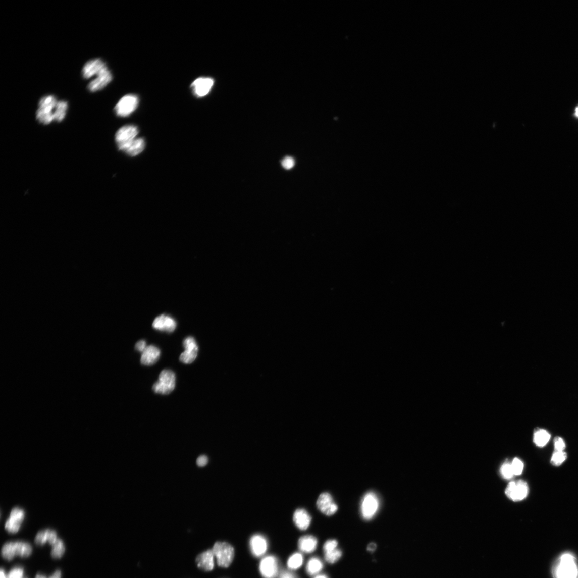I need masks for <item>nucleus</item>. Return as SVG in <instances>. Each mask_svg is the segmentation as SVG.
<instances>
[{
    "label": "nucleus",
    "mask_w": 578,
    "mask_h": 578,
    "mask_svg": "<svg viewBox=\"0 0 578 578\" xmlns=\"http://www.w3.org/2000/svg\"><path fill=\"white\" fill-rule=\"evenodd\" d=\"M212 550L220 567L227 568L233 563L235 557V549L227 542H216Z\"/></svg>",
    "instance_id": "nucleus-4"
},
{
    "label": "nucleus",
    "mask_w": 578,
    "mask_h": 578,
    "mask_svg": "<svg viewBox=\"0 0 578 578\" xmlns=\"http://www.w3.org/2000/svg\"><path fill=\"white\" fill-rule=\"evenodd\" d=\"M501 473L505 479H510L512 478L514 474L511 464L509 463V462H505L501 467Z\"/></svg>",
    "instance_id": "nucleus-32"
},
{
    "label": "nucleus",
    "mask_w": 578,
    "mask_h": 578,
    "mask_svg": "<svg viewBox=\"0 0 578 578\" xmlns=\"http://www.w3.org/2000/svg\"><path fill=\"white\" fill-rule=\"evenodd\" d=\"M160 355V350L156 346L154 345L148 346L146 350L142 353L141 363L145 366L153 365L158 361Z\"/></svg>",
    "instance_id": "nucleus-21"
},
{
    "label": "nucleus",
    "mask_w": 578,
    "mask_h": 578,
    "mask_svg": "<svg viewBox=\"0 0 578 578\" xmlns=\"http://www.w3.org/2000/svg\"><path fill=\"white\" fill-rule=\"evenodd\" d=\"M214 84V80L211 78L200 77L192 83L191 87L193 94L198 97L207 95Z\"/></svg>",
    "instance_id": "nucleus-17"
},
{
    "label": "nucleus",
    "mask_w": 578,
    "mask_h": 578,
    "mask_svg": "<svg viewBox=\"0 0 578 578\" xmlns=\"http://www.w3.org/2000/svg\"><path fill=\"white\" fill-rule=\"evenodd\" d=\"M112 79V73L107 68L89 83L87 86L88 90L91 92L100 91L111 82Z\"/></svg>",
    "instance_id": "nucleus-13"
},
{
    "label": "nucleus",
    "mask_w": 578,
    "mask_h": 578,
    "mask_svg": "<svg viewBox=\"0 0 578 578\" xmlns=\"http://www.w3.org/2000/svg\"><path fill=\"white\" fill-rule=\"evenodd\" d=\"M25 518V512L19 508H14L11 513L10 517L5 523V529L10 533H15L19 531Z\"/></svg>",
    "instance_id": "nucleus-16"
},
{
    "label": "nucleus",
    "mask_w": 578,
    "mask_h": 578,
    "mask_svg": "<svg viewBox=\"0 0 578 578\" xmlns=\"http://www.w3.org/2000/svg\"><path fill=\"white\" fill-rule=\"evenodd\" d=\"M529 493L527 483L523 480L516 482H512L507 486L505 494L510 499L517 502L526 499Z\"/></svg>",
    "instance_id": "nucleus-9"
},
{
    "label": "nucleus",
    "mask_w": 578,
    "mask_h": 578,
    "mask_svg": "<svg viewBox=\"0 0 578 578\" xmlns=\"http://www.w3.org/2000/svg\"><path fill=\"white\" fill-rule=\"evenodd\" d=\"M138 103L139 99L137 95H126L122 97L116 105L115 112L119 117H128L137 109Z\"/></svg>",
    "instance_id": "nucleus-6"
},
{
    "label": "nucleus",
    "mask_w": 578,
    "mask_h": 578,
    "mask_svg": "<svg viewBox=\"0 0 578 578\" xmlns=\"http://www.w3.org/2000/svg\"><path fill=\"white\" fill-rule=\"evenodd\" d=\"M314 578H328V577L326 575H324V574H318V575H316Z\"/></svg>",
    "instance_id": "nucleus-44"
},
{
    "label": "nucleus",
    "mask_w": 578,
    "mask_h": 578,
    "mask_svg": "<svg viewBox=\"0 0 578 578\" xmlns=\"http://www.w3.org/2000/svg\"><path fill=\"white\" fill-rule=\"evenodd\" d=\"M249 546L252 555L256 558L263 556L269 548L268 540L260 534H256L251 537L249 542Z\"/></svg>",
    "instance_id": "nucleus-12"
},
{
    "label": "nucleus",
    "mask_w": 578,
    "mask_h": 578,
    "mask_svg": "<svg viewBox=\"0 0 578 578\" xmlns=\"http://www.w3.org/2000/svg\"><path fill=\"white\" fill-rule=\"evenodd\" d=\"M278 578H297V577L296 574L291 571L284 570L279 573Z\"/></svg>",
    "instance_id": "nucleus-40"
},
{
    "label": "nucleus",
    "mask_w": 578,
    "mask_h": 578,
    "mask_svg": "<svg viewBox=\"0 0 578 578\" xmlns=\"http://www.w3.org/2000/svg\"><path fill=\"white\" fill-rule=\"evenodd\" d=\"M324 567L323 562L318 557L311 558L307 563L306 571L310 576L317 575Z\"/></svg>",
    "instance_id": "nucleus-25"
},
{
    "label": "nucleus",
    "mask_w": 578,
    "mask_h": 578,
    "mask_svg": "<svg viewBox=\"0 0 578 578\" xmlns=\"http://www.w3.org/2000/svg\"><path fill=\"white\" fill-rule=\"evenodd\" d=\"M555 578H578V563L571 553H566L559 557L554 567Z\"/></svg>",
    "instance_id": "nucleus-1"
},
{
    "label": "nucleus",
    "mask_w": 578,
    "mask_h": 578,
    "mask_svg": "<svg viewBox=\"0 0 578 578\" xmlns=\"http://www.w3.org/2000/svg\"><path fill=\"white\" fill-rule=\"evenodd\" d=\"M145 147V143L144 139L137 138L129 143L119 147L118 148L122 152L131 156H135L143 152Z\"/></svg>",
    "instance_id": "nucleus-18"
},
{
    "label": "nucleus",
    "mask_w": 578,
    "mask_h": 578,
    "mask_svg": "<svg viewBox=\"0 0 578 578\" xmlns=\"http://www.w3.org/2000/svg\"><path fill=\"white\" fill-rule=\"evenodd\" d=\"M24 570L21 567H15L12 569L7 575V578H25Z\"/></svg>",
    "instance_id": "nucleus-34"
},
{
    "label": "nucleus",
    "mask_w": 578,
    "mask_h": 578,
    "mask_svg": "<svg viewBox=\"0 0 578 578\" xmlns=\"http://www.w3.org/2000/svg\"><path fill=\"white\" fill-rule=\"evenodd\" d=\"M317 505L318 509L328 516L334 514L338 510V506L334 502L332 496L328 493L320 494Z\"/></svg>",
    "instance_id": "nucleus-14"
},
{
    "label": "nucleus",
    "mask_w": 578,
    "mask_h": 578,
    "mask_svg": "<svg viewBox=\"0 0 578 578\" xmlns=\"http://www.w3.org/2000/svg\"><path fill=\"white\" fill-rule=\"evenodd\" d=\"M304 563V557L299 553H295L291 555L288 559L287 566L290 570H297L303 566Z\"/></svg>",
    "instance_id": "nucleus-27"
},
{
    "label": "nucleus",
    "mask_w": 578,
    "mask_h": 578,
    "mask_svg": "<svg viewBox=\"0 0 578 578\" xmlns=\"http://www.w3.org/2000/svg\"><path fill=\"white\" fill-rule=\"evenodd\" d=\"M108 68L104 61L100 59H95L86 62L82 70L83 77L88 79L98 75Z\"/></svg>",
    "instance_id": "nucleus-15"
},
{
    "label": "nucleus",
    "mask_w": 578,
    "mask_h": 578,
    "mask_svg": "<svg viewBox=\"0 0 578 578\" xmlns=\"http://www.w3.org/2000/svg\"><path fill=\"white\" fill-rule=\"evenodd\" d=\"M512 468L514 475H520L523 470L524 465L523 462L518 458H515L513 459L512 464Z\"/></svg>",
    "instance_id": "nucleus-33"
},
{
    "label": "nucleus",
    "mask_w": 578,
    "mask_h": 578,
    "mask_svg": "<svg viewBox=\"0 0 578 578\" xmlns=\"http://www.w3.org/2000/svg\"><path fill=\"white\" fill-rule=\"evenodd\" d=\"M35 578H47L46 576L38 574L35 576ZM48 578H61V572L60 570L56 571L53 574Z\"/></svg>",
    "instance_id": "nucleus-41"
},
{
    "label": "nucleus",
    "mask_w": 578,
    "mask_h": 578,
    "mask_svg": "<svg viewBox=\"0 0 578 578\" xmlns=\"http://www.w3.org/2000/svg\"><path fill=\"white\" fill-rule=\"evenodd\" d=\"M376 548H377V545L375 543H371V544H369V545L368 546V547H367L368 550L369 551H371V552H372V551H374L376 549Z\"/></svg>",
    "instance_id": "nucleus-42"
},
{
    "label": "nucleus",
    "mask_w": 578,
    "mask_h": 578,
    "mask_svg": "<svg viewBox=\"0 0 578 578\" xmlns=\"http://www.w3.org/2000/svg\"><path fill=\"white\" fill-rule=\"evenodd\" d=\"M259 571L263 578H277L279 574V564L273 555L264 557L259 564Z\"/></svg>",
    "instance_id": "nucleus-8"
},
{
    "label": "nucleus",
    "mask_w": 578,
    "mask_h": 578,
    "mask_svg": "<svg viewBox=\"0 0 578 578\" xmlns=\"http://www.w3.org/2000/svg\"><path fill=\"white\" fill-rule=\"evenodd\" d=\"M185 349L180 355V361L185 364H190L196 359L199 350L197 342L193 337H188L183 341Z\"/></svg>",
    "instance_id": "nucleus-10"
},
{
    "label": "nucleus",
    "mask_w": 578,
    "mask_h": 578,
    "mask_svg": "<svg viewBox=\"0 0 578 578\" xmlns=\"http://www.w3.org/2000/svg\"><path fill=\"white\" fill-rule=\"evenodd\" d=\"M554 447L556 451H564L566 445L563 439L560 437H556L554 440Z\"/></svg>",
    "instance_id": "nucleus-37"
},
{
    "label": "nucleus",
    "mask_w": 578,
    "mask_h": 578,
    "mask_svg": "<svg viewBox=\"0 0 578 578\" xmlns=\"http://www.w3.org/2000/svg\"><path fill=\"white\" fill-rule=\"evenodd\" d=\"M146 343L144 340L138 341L135 345L136 350L141 353H143L146 350Z\"/></svg>",
    "instance_id": "nucleus-38"
},
{
    "label": "nucleus",
    "mask_w": 578,
    "mask_h": 578,
    "mask_svg": "<svg viewBox=\"0 0 578 578\" xmlns=\"http://www.w3.org/2000/svg\"><path fill=\"white\" fill-rule=\"evenodd\" d=\"M293 520L299 530L305 531L310 526L312 518L305 509H299L293 514Z\"/></svg>",
    "instance_id": "nucleus-22"
},
{
    "label": "nucleus",
    "mask_w": 578,
    "mask_h": 578,
    "mask_svg": "<svg viewBox=\"0 0 578 578\" xmlns=\"http://www.w3.org/2000/svg\"><path fill=\"white\" fill-rule=\"evenodd\" d=\"M152 326L158 331L172 333L175 330L176 323L173 318L163 314L155 319Z\"/></svg>",
    "instance_id": "nucleus-19"
},
{
    "label": "nucleus",
    "mask_w": 578,
    "mask_h": 578,
    "mask_svg": "<svg viewBox=\"0 0 578 578\" xmlns=\"http://www.w3.org/2000/svg\"><path fill=\"white\" fill-rule=\"evenodd\" d=\"M57 532L52 530L47 529L39 531L35 538V542L37 545H43L48 542L50 545L55 543L58 539Z\"/></svg>",
    "instance_id": "nucleus-24"
},
{
    "label": "nucleus",
    "mask_w": 578,
    "mask_h": 578,
    "mask_svg": "<svg viewBox=\"0 0 578 578\" xmlns=\"http://www.w3.org/2000/svg\"><path fill=\"white\" fill-rule=\"evenodd\" d=\"M318 546V540L313 536L301 537L298 542V547L301 552L310 554L314 552Z\"/></svg>",
    "instance_id": "nucleus-23"
},
{
    "label": "nucleus",
    "mask_w": 578,
    "mask_h": 578,
    "mask_svg": "<svg viewBox=\"0 0 578 578\" xmlns=\"http://www.w3.org/2000/svg\"><path fill=\"white\" fill-rule=\"evenodd\" d=\"M0 578H7V575L3 568L1 570V572H0Z\"/></svg>",
    "instance_id": "nucleus-43"
},
{
    "label": "nucleus",
    "mask_w": 578,
    "mask_h": 578,
    "mask_svg": "<svg viewBox=\"0 0 578 578\" xmlns=\"http://www.w3.org/2000/svg\"><path fill=\"white\" fill-rule=\"evenodd\" d=\"M175 385V373L170 370H164L160 373L159 381L153 385V390L156 394L168 395L174 390Z\"/></svg>",
    "instance_id": "nucleus-5"
},
{
    "label": "nucleus",
    "mask_w": 578,
    "mask_h": 578,
    "mask_svg": "<svg viewBox=\"0 0 578 578\" xmlns=\"http://www.w3.org/2000/svg\"><path fill=\"white\" fill-rule=\"evenodd\" d=\"M25 578H26V577H25Z\"/></svg>",
    "instance_id": "nucleus-46"
},
{
    "label": "nucleus",
    "mask_w": 578,
    "mask_h": 578,
    "mask_svg": "<svg viewBox=\"0 0 578 578\" xmlns=\"http://www.w3.org/2000/svg\"><path fill=\"white\" fill-rule=\"evenodd\" d=\"M379 507V501L377 496L373 492L367 493L363 498L361 505V513L362 517L366 520H370L374 517Z\"/></svg>",
    "instance_id": "nucleus-7"
},
{
    "label": "nucleus",
    "mask_w": 578,
    "mask_h": 578,
    "mask_svg": "<svg viewBox=\"0 0 578 578\" xmlns=\"http://www.w3.org/2000/svg\"><path fill=\"white\" fill-rule=\"evenodd\" d=\"M215 554L212 549L200 554L196 558L198 567L204 571H211L215 567Z\"/></svg>",
    "instance_id": "nucleus-20"
},
{
    "label": "nucleus",
    "mask_w": 578,
    "mask_h": 578,
    "mask_svg": "<svg viewBox=\"0 0 578 578\" xmlns=\"http://www.w3.org/2000/svg\"><path fill=\"white\" fill-rule=\"evenodd\" d=\"M58 102L56 97L51 95L42 97L36 112V119L39 123L48 125L55 121Z\"/></svg>",
    "instance_id": "nucleus-2"
},
{
    "label": "nucleus",
    "mask_w": 578,
    "mask_h": 578,
    "mask_svg": "<svg viewBox=\"0 0 578 578\" xmlns=\"http://www.w3.org/2000/svg\"><path fill=\"white\" fill-rule=\"evenodd\" d=\"M338 542L336 540L331 539L327 540L323 547L324 553L337 548Z\"/></svg>",
    "instance_id": "nucleus-36"
},
{
    "label": "nucleus",
    "mask_w": 578,
    "mask_h": 578,
    "mask_svg": "<svg viewBox=\"0 0 578 578\" xmlns=\"http://www.w3.org/2000/svg\"><path fill=\"white\" fill-rule=\"evenodd\" d=\"M574 116L576 118L578 119V106L576 107V108L575 109Z\"/></svg>",
    "instance_id": "nucleus-45"
},
{
    "label": "nucleus",
    "mask_w": 578,
    "mask_h": 578,
    "mask_svg": "<svg viewBox=\"0 0 578 578\" xmlns=\"http://www.w3.org/2000/svg\"><path fill=\"white\" fill-rule=\"evenodd\" d=\"M52 548L51 551V555L54 558H60L65 553V546L63 541L60 539H58L54 544L52 545Z\"/></svg>",
    "instance_id": "nucleus-29"
},
{
    "label": "nucleus",
    "mask_w": 578,
    "mask_h": 578,
    "mask_svg": "<svg viewBox=\"0 0 578 578\" xmlns=\"http://www.w3.org/2000/svg\"><path fill=\"white\" fill-rule=\"evenodd\" d=\"M567 458L566 453L564 451H556L551 457V463L555 466H561Z\"/></svg>",
    "instance_id": "nucleus-31"
},
{
    "label": "nucleus",
    "mask_w": 578,
    "mask_h": 578,
    "mask_svg": "<svg viewBox=\"0 0 578 578\" xmlns=\"http://www.w3.org/2000/svg\"><path fill=\"white\" fill-rule=\"evenodd\" d=\"M208 457L205 455H202L197 459V464L199 467H204L208 464Z\"/></svg>",
    "instance_id": "nucleus-39"
},
{
    "label": "nucleus",
    "mask_w": 578,
    "mask_h": 578,
    "mask_svg": "<svg viewBox=\"0 0 578 578\" xmlns=\"http://www.w3.org/2000/svg\"><path fill=\"white\" fill-rule=\"evenodd\" d=\"M551 438L550 434L546 430L539 429L534 433L533 441L536 445L539 447H545L548 443Z\"/></svg>",
    "instance_id": "nucleus-26"
},
{
    "label": "nucleus",
    "mask_w": 578,
    "mask_h": 578,
    "mask_svg": "<svg viewBox=\"0 0 578 578\" xmlns=\"http://www.w3.org/2000/svg\"><path fill=\"white\" fill-rule=\"evenodd\" d=\"M326 561L330 564H334L341 558L342 551L339 549H335L324 553Z\"/></svg>",
    "instance_id": "nucleus-30"
},
{
    "label": "nucleus",
    "mask_w": 578,
    "mask_h": 578,
    "mask_svg": "<svg viewBox=\"0 0 578 578\" xmlns=\"http://www.w3.org/2000/svg\"><path fill=\"white\" fill-rule=\"evenodd\" d=\"M295 161L294 159L290 156H287L284 158L282 162V166L287 170H291L293 167L295 166Z\"/></svg>",
    "instance_id": "nucleus-35"
},
{
    "label": "nucleus",
    "mask_w": 578,
    "mask_h": 578,
    "mask_svg": "<svg viewBox=\"0 0 578 578\" xmlns=\"http://www.w3.org/2000/svg\"><path fill=\"white\" fill-rule=\"evenodd\" d=\"M32 553V547L28 542L18 541H10L5 543L2 549L3 557L8 561H11L15 556L28 557Z\"/></svg>",
    "instance_id": "nucleus-3"
},
{
    "label": "nucleus",
    "mask_w": 578,
    "mask_h": 578,
    "mask_svg": "<svg viewBox=\"0 0 578 578\" xmlns=\"http://www.w3.org/2000/svg\"><path fill=\"white\" fill-rule=\"evenodd\" d=\"M68 109V102L65 100L58 101L55 117V122L60 123L63 121L67 115Z\"/></svg>",
    "instance_id": "nucleus-28"
},
{
    "label": "nucleus",
    "mask_w": 578,
    "mask_h": 578,
    "mask_svg": "<svg viewBox=\"0 0 578 578\" xmlns=\"http://www.w3.org/2000/svg\"><path fill=\"white\" fill-rule=\"evenodd\" d=\"M138 128L133 125L124 126L120 128L115 134V142L118 147L125 145L137 138Z\"/></svg>",
    "instance_id": "nucleus-11"
}]
</instances>
